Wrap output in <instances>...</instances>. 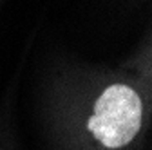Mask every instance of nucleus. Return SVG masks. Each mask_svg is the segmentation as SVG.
Segmentation results:
<instances>
[{
  "mask_svg": "<svg viewBox=\"0 0 152 150\" xmlns=\"http://www.w3.org/2000/svg\"><path fill=\"white\" fill-rule=\"evenodd\" d=\"M141 100L123 83L110 85L98 98L94 114L89 118V130L107 148H120L132 141L141 127Z\"/></svg>",
  "mask_w": 152,
  "mask_h": 150,
  "instance_id": "obj_1",
  "label": "nucleus"
}]
</instances>
